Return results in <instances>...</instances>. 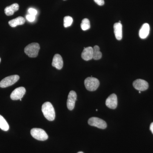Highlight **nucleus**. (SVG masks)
Returning <instances> with one entry per match:
<instances>
[{
  "label": "nucleus",
  "instance_id": "obj_11",
  "mask_svg": "<svg viewBox=\"0 0 153 153\" xmlns=\"http://www.w3.org/2000/svg\"><path fill=\"white\" fill-rule=\"evenodd\" d=\"M93 48L92 47H88L84 48L81 54V57L85 61L91 60L93 57Z\"/></svg>",
  "mask_w": 153,
  "mask_h": 153
},
{
  "label": "nucleus",
  "instance_id": "obj_26",
  "mask_svg": "<svg viewBox=\"0 0 153 153\" xmlns=\"http://www.w3.org/2000/svg\"><path fill=\"white\" fill-rule=\"evenodd\" d=\"M20 101H22V99H20Z\"/></svg>",
  "mask_w": 153,
  "mask_h": 153
},
{
  "label": "nucleus",
  "instance_id": "obj_7",
  "mask_svg": "<svg viewBox=\"0 0 153 153\" xmlns=\"http://www.w3.org/2000/svg\"><path fill=\"white\" fill-rule=\"evenodd\" d=\"M25 93H26V89L25 88L23 87L17 88L11 93L10 98L13 100H18L20 99H22Z\"/></svg>",
  "mask_w": 153,
  "mask_h": 153
},
{
  "label": "nucleus",
  "instance_id": "obj_29",
  "mask_svg": "<svg viewBox=\"0 0 153 153\" xmlns=\"http://www.w3.org/2000/svg\"><path fill=\"white\" fill-rule=\"evenodd\" d=\"M64 1H66V0H64Z\"/></svg>",
  "mask_w": 153,
  "mask_h": 153
},
{
  "label": "nucleus",
  "instance_id": "obj_14",
  "mask_svg": "<svg viewBox=\"0 0 153 153\" xmlns=\"http://www.w3.org/2000/svg\"><path fill=\"white\" fill-rule=\"evenodd\" d=\"M150 32L149 25L147 23H145L142 26L140 29L139 36L141 39H145L149 36Z\"/></svg>",
  "mask_w": 153,
  "mask_h": 153
},
{
  "label": "nucleus",
  "instance_id": "obj_9",
  "mask_svg": "<svg viewBox=\"0 0 153 153\" xmlns=\"http://www.w3.org/2000/svg\"><path fill=\"white\" fill-rule=\"evenodd\" d=\"M76 94L74 91H71L69 92L67 101V107L69 110H72L75 106V102L76 100Z\"/></svg>",
  "mask_w": 153,
  "mask_h": 153
},
{
  "label": "nucleus",
  "instance_id": "obj_1",
  "mask_svg": "<svg viewBox=\"0 0 153 153\" xmlns=\"http://www.w3.org/2000/svg\"><path fill=\"white\" fill-rule=\"evenodd\" d=\"M42 111L44 117L49 121H53L55 117V111L54 107L49 102H45L42 106Z\"/></svg>",
  "mask_w": 153,
  "mask_h": 153
},
{
  "label": "nucleus",
  "instance_id": "obj_6",
  "mask_svg": "<svg viewBox=\"0 0 153 153\" xmlns=\"http://www.w3.org/2000/svg\"><path fill=\"white\" fill-rule=\"evenodd\" d=\"M89 125L96 127L100 129H105L107 127V124L104 120L98 117H92L90 118L88 120Z\"/></svg>",
  "mask_w": 153,
  "mask_h": 153
},
{
  "label": "nucleus",
  "instance_id": "obj_19",
  "mask_svg": "<svg viewBox=\"0 0 153 153\" xmlns=\"http://www.w3.org/2000/svg\"><path fill=\"white\" fill-rule=\"evenodd\" d=\"M81 28L83 31H85L90 29V23L88 19H84L82 20L81 24Z\"/></svg>",
  "mask_w": 153,
  "mask_h": 153
},
{
  "label": "nucleus",
  "instance_id": "obj_4",
  "mask_svg": "<svg viewBox=\"0 0 153 153\" xmlns=\"http://www.w3.org/2000/svg\"><path fill=\"white\" fill-rule=\"evenodd\" d=\"M31 134L34 138L40 141L48 139V136L44 130L41 128H33L31 130Z\"/></svg>",
  "mask_w": 153,
  "mask_h": 153
},
{
  "label": "nucleus",
  "instance_id": "obj_22",
  "mask_svg": "<svg viewBox=\"0 0 153 153\" xmlns=\"http://www.w3.org/2000/svg\"><path fill=\"white\" fill-rule=\"evenodd\" d=\"M26 19L29 22H33L35 21V19H36V16L29 14V15H27L26 16Z\"/></svg>",
  "mask_w": 153,
  "mask_h": 153
},
{
  "label": "nucleus",
  "instance_id": "obj_8",
  "mask_svg": "<svg viewBox=\"0 0 153 153\" xmlns=\"http://www.w3.org/2000/svg\"><path fill=\"white\" fill-rule=\"evenodd\" d=\"M133 85L136 89L139 91L147 90L149 88V83L146 80L142 79H137L135 80Z\"/></svg>",
  "mask_w": 153,
  "mask_h": 153
},
{
  "label": "nucleus",
  "instance_id": "obj_20",
  "mask_svg": "<svg viewBox=\"0 0 153 153\" xmlns=\"http://www.w3.org/2000/svg\"><path fill=\"white\" fill-rule=\"evenodd\" d=\"M63 22H64V24H63L64 27L66 28L72 25V22H73V19L69 16H66L64 17Z\"/></svg>",
  "mask_w": 153,
  "mask_h": 153
},
{
  "label": "nucleus",
  "instance_id": "obj_15",
  "mask_svg": "<svg viewBox=\"0 0 153 153\" xmlns=\"http://www.w3.org/2000/svg\"><path fill=\"white\" fill-rule=\"evenodd\" d=\"M19 5L18 4L15 3L5 8L4 10L5 13L7 16H12L15 12L19 10Z\"/></svg>",
  "mask_w": 153,
  "mask_h": 153
},
{
  "label": "nucleus",
  "instance_id": "obj_18",
  "mask_svg": "<svg viewBox=\"0 0 153 153\" xmlns=\"http://www.w3.org/2000/svg\"><path fill=\"white\" fill-rule=\"evenodd\" d=\"M93 59L95 60H98L101 59L102 54L100 51V49L98 46H95L93 47Z\"/></svg>",
  "mask_w": 153,
  "mask_h": 153
},
{
  "label": "nucleus",
  "instance_id": "obj_13",
  "mask_svg": "<svg viewBox=\"0 0 153 153\" xmlns=\"http://www.w3.org/2000/svg\"><path fill=\"white\" fill-rule=\"evenodd\" d=\"M114 30L116 38L117 40H121L122 38V25L121 23H116L114 25Z\"/></svg>",
  "mask_w": 153,
  "mask_h": 153
},
{
  "label": "nucleus",
  "instance_id": "obj_25",
  "mask_svg": "<svg viewBox=\"0 0 153 153\" xmlns=\"http://www.w3.org/2000/svg\"><path fill=\"white\" fill-rule=\"evenodd\" d=\"M77 153H83L82 152H78Z\"/></svg>",
  "mask_w": 153,
  "mask_h": 153
},
{
  "label": "nucleus",
  "instance_id": "obj_23",
  "mask_svg": "<svg viewBox=\"0 0 153 153\" xmlns=\"http://www.w3.org/2000/svg\"><path fill=\"white\" fill-rule=\"evenodd\" d=\"M97 4L99 6H103L104 4V0H94Z\"/></svg>",
  "mask_w": 153,
  "mask_h": 153
},
{
  "label": "nucleus",
  "instance_id": "obj_2",
  "mask_svg": "<svg viewBox=\"0 0 153 153\" xmlns=\"http://www.w3.org/2000/svg\"><path fill=\"white\" fill-rule=\"evenodd\" d=\"M40 49V45L38 43H31L25 47V52L29 57H36L38 56Z\"/></svg>",
  "mask_w": 153,
  "mask_h": 153
},
{
  "label": "nucleus",
  "instance_id": "obj_28",
  "mask_svg": "<svg viewBox=\"0 0 153 153\" xmlns=\"http://www.w3.org/2000/svg\"><path fill=\"white\" fill-rule=\"evenodd\" d=\"M1 58H0V62H1Z\"/></svg>",
  "mask_w": 153,
  "mask_h": 153
},
{
  "label": "nucleus",
  "instance_id": "obj_12",
  "mask_svg": "<svg viewBox=\"0 0 153 153\" xmlns=\"http://www.w3.org/2000/svg\"><path fill=\"white\" fill-rule=\"evenodd\" d=\"M63 58L59 54H55L52 60V66L58 69H62L63 68Z\"/></svg>",
  "mask_w": 153,
  "mask_h": 153
},
{
  "label": "nucleus",
  "instance_id": "obj_17",
  "mask_svg": "<svg viewBox=\"0 0 153 153\" xmlns=\"http://www.w3.org/2000/svg\"><path fill=\"white\" fill-rule=\"evenodd\" d=\"M0 128L4 131H7L10 128L8 123L1 115H0Z\"/></svg>",
  "mask_w": 153,
  "mask_h": 153
},
{
  "label": "nucleus",
  "instance_id": "obj_3",
  "mask_svg": "<svg viewBox=\"0 0 153 153\" xmlns=\"http://www.w3.org/2000/svg\"><path fill=\"white\" fill-rule=\"evenodd\" d=\"M84 84L86 89L89 91H94L97 89L100 85V82L95 77H88L84 81Z\"/></svg>",
  "mask_w": 153,
  "mask_h": 153
},
{
  "label": "nucleus",
  "instance_id": "obj_27",
  "mask_svg": "<svg viewBox=\"0 0 153 153\" xmlns=\"http://www.w3.org/2000/svg\"><path fill=\"white\" fill-rule=\"evenodd\" d=\"M139 93L140 94L141 93V91H139Z\"/></svg>",
  "mask_w": 153,
  "mask_h": 153
},
{
  "label": "nucleus",
  "instance_id": "obj_10",
  "mask_svg": "<svg viewBox=\"0 0 153 153\" xmlns=\"http://www.w3.org/2000/svg\"><path fill=\"white\" fill-rule=\"evenodd\" d=\"M105 105L111 109H115L117 105V96L112 94L108 97L105 101Z\"/></svg>",
  "mask_w": 153,
  "mask_h": 153
},
{
  "label": "nucleus",
  "instance_id": "obj_24",
  "mask_svg": "<svg viewBox=\"0 0 153 153\" xmlns=\"http://www.w3.org/2000/svg\"><path fill=\"white\" fill-rule=\"evenodd\" d=\"M150 129L151 131H152V132L153 134V122L151 123Z\"/></svg>",
  "mask_w": 153,
  "mask_h": 153
},
{
  "label": "nucleus",
  "instance_id": "obj_5",
  "mask_svg": "<svg viewBox=\"0 0 153 153\" xmlns=\"http://www.w3.org/2000/svg\"><path fill=\"white\" fill-rule=\"evenodd\" d=\"M19 78L20 77L18 75L7 76L0 82V87L4 88L13 85L19 80Z\"/></svg>",
  "mask_w": 153,
  "mask_h": 153
},
{
  "label": "nucleus",
  "instance_id": "obj_16",
  "mask_svg": "<svg viewBox=\"0 0 153 153\" xmlns=\"http://www.w3.org/2000/svg\"><path fill=\"white\" fill-rule=\"evenodd\" d=\"M25 22V19L23 17L19 16L16 19L9 21V24L12 27H15L18 25H24Z\"/></svg>",
  "mask_w": 153,
  "mask_h": 153
},
{
  "label": "nucleus",
  "instance_id": "obj_21",
  "mask_svg": "<svg viewBox=\"0 0 153 153\" xmlns=\"http://www.w3.org/2000/svg\"><path fill=\"white\" fill-rule=\"evenodd\" d=\"M28 13L30 15H33V16H36L38 13V11L36 9L31 8L28 10Z\"/></svg>",
  "mask_w": 153,
  "mask_h": 153
}]
</instances>
